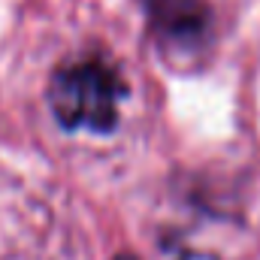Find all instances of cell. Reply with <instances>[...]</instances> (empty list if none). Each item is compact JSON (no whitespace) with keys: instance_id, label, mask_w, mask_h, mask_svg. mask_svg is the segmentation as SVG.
Masks as SVG:
<instances>
[{"instance_id":"6da1fadb","label":"cell","mask_w":260,"mask_h":260,"mask_svg":"<svg viewBox=\"0 0 260 260\" xmlns=\"http://www.w3.org/2000/svg\"><path fill=\"white\" fill-rule=\"evenodd\" d=\"M124 94L118 73L103 61H73L55 70L49 82V106L64 130H115Z\"/></svg>"},{"instance_id":"7a4b0ae2","label":"cell","mask_w":260,"mask_h":260,"mask_svg":"<svg viewBox=\"0 0 260 260\" xmlns=\"http://www.w3.org/2000/svg\"><path fill=\"white\" fill-rule=\"evenodd\" d=\"M148 21L164 55L179 61L203 55L212 37V12L206 0H148Z\"/></svg>"},{"instance_id":"3957f363","label":"cell","mask_w":260,"mask_h":260,"mask_svg":"<svg viewBox=\"0 0 260 260\" xmlns=\"http://www.w3.org/2000/svg\"><path fill=\"white\" fill-rule=\"evenodd\" d=\"M118 260H136V257H130V254H121V257H118Z\"/></svg>"}]
</instances>
